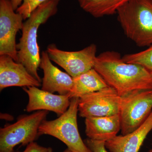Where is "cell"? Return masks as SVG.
Returning a JSON list of instances; mask_svg holds the SVG:
<instances>
[{"label":"cell","instance_id":"1","mask_svg":"<svg viewBox=\"0 0 152 152\" xmlns=\"http://www.w3.org/2000/svg\"><path fill=\"white\" fill-rule=\"evenodd\" d=\"M94 69L120 96L152 90V73L140 65L125 62L118 52L107 51L96 58Z\"/></svg>","mask_w":152,"mask_h":152},{"label":"cell","instance_id":"20","mask_svg":"<svg viewBox=\"0 0 152 152\" xmlns=\"http://www.w3.org/2000/svg\"><path fill=\"white\" fill-rule=\"evenodd\" d=\"M17 152H53V149L51 148L42 146L33 142L28 144L24 151Z\"/></svg>","mask_w":152,"mask_h":152},{"label":"cell","instance_id":"15","mask_svg":"<svg viewBox=\"0 0 152 152\" xmlns=\"http://www.w3.org/2000/svg\"><path fill=\"white\" fill-rule=\"evenodd\" d=\"M73 86L68 94L70 99L97 91L109 87L103 78L94 68L73 78Z\"/></svg>","mask_w":152,"mask_h":152},{"label":"cell","instance_id":"4","mask_svg":"<svg viewBox=\"0 0 152 152\" xmlns=\"http://www.w3.org/2000/svg\"><path fill=\"white\" fill-rule=\"evenodd\" d=\"M79 98L71 99L68 110L58 118L45 120L39 129V136L48 135L58 139L73 152H92L82 140L78 128Z\"/></svg>","mask_w":152,"mask_h":152},{"label":"cell","instance_id":"18","mask_svg":"<svg viewBox=\"0 0 152 152\" xmlns=\"http://www.w3.org/2000/svg\"><path fill=\"white\" fill-rule=\"evenodd\" d=\"M48 0H23L16 12L21 15L24 20H27L39 6Z\"/></svg>","mask_w":152,"mask_h":152},{"label":"cell","instance_id":"7","mask_svg":"<svg viewBox=\"0 0 152 152\" xmlns=\"http://www.w3.org/2000/svg\"><path fill=\"white\" fill-rule=\"evenodd\" d=\"M47 51L51 61L63 68L73 78L93 69L96 61L97 47L94 44L80 50L66 51L50 44Z\"/></svg>","mask_w":152,"mask_h":152},{"label":"cell","instance_id":"19","mask_svg":"<svg viewBox=\"0 0 152 152\" xmlns=\"http://www.w3.org/2000/svg\"><path fill=\"white\" fill-rule=\"evenodd\" d=\"M84 142L92 152H108L105 142L94 140L88 138L85 140Z\"/></svg>","mask_w":152,"mask_h":152},{"label":"cell","instance_id":"16","mask_svg":"<svg viewBox=\"0 0 152 152\" xmlns=\"http://www.w3.org/2000/svg\"><path fill=\"white\" fill-rule=\"evenodd\" d=\"M130 0H78L84 11L96 18L111 15L117 12Z\"/></svg>","mask_w":152,"mask_h":152},{"label":"cell","instance_id":"13","mask_svg":"<svg viewBox=\"0 0 152 152\" xmlns=\"http://www.w3.org/2000/svg\"><path fill=\"white\" fill-rule=\"evenodd\" d=\"M152 130V111L143 124L132 133L116 136L105 142L111 152H139L145 139Z\"/></svg>","mask_w":152,"mask_h":152},{"label":"cell","instance_id":"25","mask_svg":"<svg viewBox=\"0 0 152 152\" xmlns=\"http://www.w3.org/2000/svg\"><path fill=\"white\" fill-rule=\"evenodd\" d=\"M151 1H152V0H151Z\"/></svg>","mask_w":152,"mask_h":152},{"label":"cell","instance_id":"14","mask_svg":"<svg viewBox=\"0 0 152 152\" xmlns=\"http://www.w3.org/2000/svg\"><path fill=\"white\" fill-rule=\"evenodd\" d=\"M88 138L106 142L113 138L121 129L119 114L108 116L91 117L85 119Z\"/></svg>","mask_w":152,"mask_h":152},{"label":"cell","instance_id":"5","mask_svg":"<svg viewBox=\"0 0 152 152\" xmlns=\"http://www.w3.org/2000/svg\"><path fill=\"white\" fill-rule=\"evenodd\" d=\"M39 110L20 117L16 122L0 129V152H14L15 147L28 145L39 136V129L49 113Z\"/></svg>","mask_w":152,"mask_h":152},{"label":"cell","instance_id":"21","mask_svg":"<svg viewBox=\"0 0 152 152\" xmlns=\"http://www.w3.org/2000/svg\"><path fill=\"white\" fill-rule=\"evenodd\" d=\"M23 0H11L13 8L15 11L20 6Z\"/></svg>","mask_w":152,"mask_h":152},{"label":"cell","instance_id":"3","mask_svg":"<svg viewBox=\"0 0 152 152\" xmlns=\"http://www.w3.org/2000/svg\"><path fill=\"white\" fill-rule=\"evenodd\" d=\"M125 34L140 47L152 45V1L130 0L118 11Z\"/></svg>","mask_w":152,"mask_h":152},{"label":"cell","instance_id":"17","mask_svg":"<svg viewBox=\"0 0 152 152\" xmlns=\"http://www.w3.org/2000/svg\"><path fill=\"white\" fill-rule=\"evenodd\" d=\"M122 58L125 62L141 65L152 73V45L142 51L125 55Z\"/></svg>","mask_w":152,"mask_h":152},{"label":"cell","instance_id":"8","mask_svg":"<svg viewBox=\"0 0 152 152\" xmlns=\"http://www.w3.org/2000/svg\"><path fill=\"white\" fill-rule=\"evenodd\" d=\"M121 97L109 86L79 98V115L85 118L119 114Z\"/></svg>","mask_w":152,"mask_h":152},{"label":"cell","instance_id":"22","mask_svg":"<svg viewBox=\"0 0 152 152\" xmlns=\"http://www.w3.org/2000/svg\"><path fill=\"white\" fill-rule=\"evenodd\" d=\"M0 118L1 119L7 121H12L14 120V117L12 115L7 113H1Z\"/></svg>","mask_w":152,"mask_h":152},{"label":"cell","instance_id":"2","mask_svg":"<svg viewBox=\"0 0 152 152\" xmlns=\"http://www.w3.org/2000/svg\"><path fill=\"white\" fill-rule=\"evenodd\" d=\"M61 1L48 0L39 6L24 23L22 36L17 45L18 63L24 66L29 73L41 83L37 72L41 61L37 41L38 29L41 25L57 13Z\"/></svg>","mask_w":152,"mask_h":152},{"label":"cell","instance_id":"6","mask_svg":"<svg viewBox=\"0 0 152 152\" xmlns=\"http://www.w3.org/2000/svg\"><path fill=\"white\" fill-rule=\"evenodd\" d=\"M152 111V90L133 92L121 97L119 115L123 135L141 126Z\"/></svg>","mask_w":152,"mask_h":152},{"label":"cell","instance_id":"23","mask_svg":"<svg viewBox=\"0 0 152 152\" xmlns=\"http://www.w3.org/2000/svg\"><path fill=\"white\" fill-rule=\"evenodd\" d=\"M63 152H73L72 151H71L69 149V148H67Z\"/></svg>","mask_w":152,"mask_h":152},{"label":"cell","instance_id":"11","mask_svg":"<svg viewBox=\"0 0 152 152\" xmlns=\"http://www.w3.org/2000/svg\"><path fill=\"white\" fill-rule=\"evenodd\" d=\"M41 86L20 63L7 55L0 56V91L10 87H28Z\"/></svg>","mask_w":152,"mask_h":152},{"label":"cell","instance_id":"10","mask_svg":"<svg viewBox=\"0 0 152 152\" xmlns=\"http://www.w3.org/2000/svg\"><path fill=\"white\" fill-rule=\"evenodd\" d=\"M23 90L28 96L26 107L28 113L47 110L54 112L60 116L68 110L70 104L69 95H56L40 89L38 87H24Z\"/></svg>","mask_w":152,"mask_h":152},{"label":"cell","instance_id":"12","mask_svg":"<svg viewBox=\"0 0 152 152\" xmlns=\"http://www.w3.org/2000/svg\"><path fill=\"white\" fill-rule=\"evenodd\" d=\"M39 67L44 72L41 89L60 95L69 94L73 86L72 77L53 64L47 51L42 52Z\"/></svg>","mask_w":152,"mask_h":152},{"label":"cell","instance_id":"24","mask_svg":"<svg viewBox=\"0 0 152 152\" xmlns=\"http://www.w3.org/2000/svg\"><path fill=\"white\" fill-rule=\"evenodd\" d=\"M148 152H152V149L150 150Z\"/></svg>","mask_w":152,"mask_h":152},{"label":"cell","instance_id":"9","mask_svg":"<svg viewBox=\"0 0 152 152\" xmlns=\"http://www.w3.org/2000/svg\"><path fill=\"white\" fill-rule=\"evenodd\" d=\"M23 20L21 15L15 12L11 0H0V56H10L17 62L16 38L23 27Z\"/></svg>","mask_w":152,"mask_h":152}]
</instances>
